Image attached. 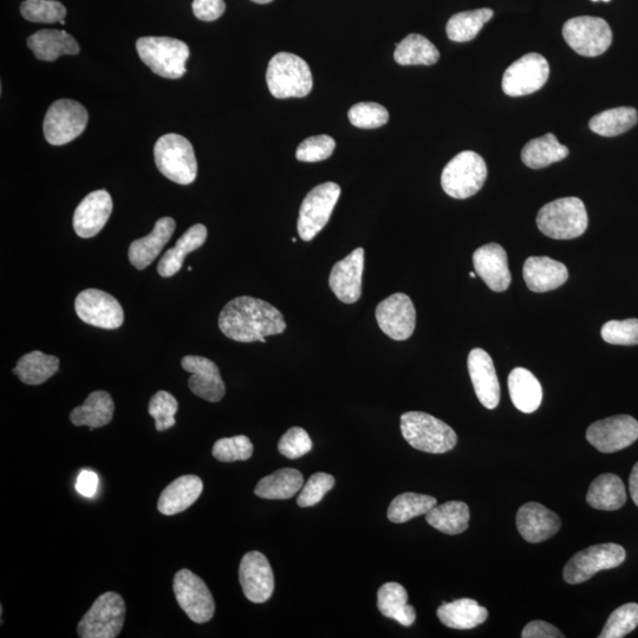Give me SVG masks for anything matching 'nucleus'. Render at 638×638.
Listing matches in <instances>:
<instances>
[{"mask_svg":"<svg viewBox=\"0 0 638 638\" xmlns=\"http://www.w3.org/2000/svg\"><path fill=\"white\" fill-rule=\"evenodd\" d=\"M219 328L233 341L251 343L283 334L286 322L282 312L270 303L243 296L232 299L221 310Z\"/></svg>","mask_w":638,"mask_h":638,"instance_id":"1","label":"nucleus"},{"mask_svg":"<svg viewBox=\"0 0 638 638\" xmlns=\"http://www.w3.org/2000/svg\"><path fill=\"white\" fill-rule=\"evenodd\" d=\"M266 82L272 96L279 100L302 99L314 87L308 63L290 52H279L272 57L266 71Z\"/></svg>","mask_w":638,"mask_h":638,"instance_id":"2","label":"nucleus"},{"mask_svg":"<svg viewBox=\"0 0 638 638\" xmlns=\"http://www.w3.org/2000/svg\"><path fill=\"white\" fill-rule=\"evenodd\" d=\"M401 432L408 444L418 451L444 454L457 445L458 436L447 423L422 412L401 416Z\"/></svg>","mask_w":638,"mask_h":638,"instance_id":"3","label":"nucleus"},{"mask_svg":"<svg viewBox=\"0 0 638 638\" xmlns=\"http://www.w3.org/2000/svg\"><path fill=\"white\" fill-rule=\"evenodd\" d=\"M589 219L581 199L562 198L546 204L537 216V226L546 237L570 240L581 237L588 229Z\"/></svg>","mask_w":638,"mask_h":638,"instance_id":"4","label":"nucleus"},{"mask_svg":"<svg viewBox=\"0 0 638 638\" xmlns=\"http://www.w3.org/2000/svg\"><path fill=\"white\" fill-rule=\"evenodd\" d=\"M141 61L168 80H178L186 74V62L190 48L179 39L171 37H141L136 42Z\"/></svg>","mask_w":638,"mask_h":638,"instance_id":"5","label":"nucleus"},{"mask_svg":"<svg viewBox=\"0 0 638 638\" xmlns=\"http://www.w3.org/2000/svg\"><path fill=\"white\" fill-rule=\"evenodd\" d=\"M154 159L160 173L175 184L191 185L197 179L198 162L192 143L184 136H161L155 143Z\"/></svg>","mask_w":638,"mask_h":638,"instance_id":"6","label":"nucleus"},{"mask_svg":"<svg viewBox=\"0 0 638 638\" xmlns=\"http://www.w3.org/2000/svg\"><path fill=\"white\" fill-rule=\"evenodd\" d=\"M486 179L485 160L478 153L465 151L448 162L441 175V186L449 197L468 199L483 188Z\"/></svg>","mask_w":638,"mask_h":638,"instance_id":"7","label":"nucleus"},{"mask_svg":"<svg viewBox=\"0 0 638 638\" xmlns=\"http://www.w3.org/2000/svg\"><path fill=\"white\" fill-rule=\"evenodd\" d=\"M126 603L116 592L101 595L78 623L81 638H115L125 624Z\"/></svg>","mask_w":638,"mask_h":638,"instance_id":"8","label":"nucleus"},{"mask_svg":"<svg viewBox=\"0 0 638 638\" xmlns=\"http://www.w3.org/2000/svg\"><path fill=\"white\" fill-rule=\"evenodd\" d=\"M340 195L341 187L335 182H324L307 194L299 210L297 225L299 237L304 242H311L329 223Z\"/></svg>","mask_w":638,"mask_h":638,"instance_id":"9","label":"nucleus"},{"mask_svg":"<svg viewBox=\"0 0 638 638\" xmlns=\"http://www.w3.org/2000/svg\"><path fill=\"white\" fill-rule=\"evenodd\" d=\"M87 109L80 102L62 99L51 104L45 115L43 132L52 146H63L80 136L88 125Z\"/></svg>","mask_w":638,"mask_h":638,"instance_id":"10","label":"nucleus"},{"mask_svg":"<svg viewBox=\"0 0 638 638\" xmlns=\"http://www.w3.org/2000/svg\"><path fill=\"white\" fill-rule=\"evenodd\" d=\"M626 556V550L618 544L590 546L576 553L565 565L564 581L571 585L587 582L600 571L617 568L626 561Z\"/></svg>","mask_w":638,"mask_h":638,"instance_id":"11","label":"nucleus"},{"mask_svg":"<svg viewBox=\"0 0 638 638\" xmlns=\"http://www.w3.org/2000/svg\"><path fill=\"white\" fill-rule=\"evenodd\" d=\"M563 37L578 55L596 57L604 54L613 43V31L602 18L576 17L563 26Z\"/></svg>","mask_w":638,"mask_h":638,"instance_id":"12","label":"nucleus"},{"mask_svg":"<svg viewBox=\"0 0 638 638\" xmlns=\"http://www.w3.org/2000/svg\"><path fill=\"white\" fill-rule=\"evenodd\" d=\"M173 590L180 608L194 623L204 624L212 620L216 603L203 579L190 570H180L174 577Z\"/></svg>","mask_w":638,"mask_h":638,"instance_id":"13","label":"nucleus"},{"mask_svg":"<svg viewBox=\"0 0 638 638\" xmlns=\"http://www.w3.org/2000/svg\"><path fill=\"white\" fill-rule=\"evenodd\" d=\"M550 76L549 62L542 55L527 54L510 65L503 77L504 93L511 97L526 96L542 89Z\"/></svg>","mask_w":638,"mask_h":638,"instance_id":"14","label":"nucleus"},{"mask_svg":"<svg viewBox=\"0 0 638 638\" xmlns=\"http://www.w3.org/2000/svg\"><path fill=\"white\" fill-rule=\"evenodd\" d=\"M75 310L81 321L96 328L119 329L125 321V312L119 301L101 290L82 291L76 298Z\"/></svg>","mask_w":638,"mask_h":638,"instance_id":"15","label":"nucleus"},{"mask_svg":"<svg viewBox=\"0 0 638 638\" xmlns=\"http://www.w3.org/2000/svg\"><path fill=\"white\" fill-rule=\"evenodd\" d=\"M638 439V421L630 415H616L592 423L587 440L601 453H615Z\"/></svg>","mask_w":638,"mask_h":638,"instance_id":"16","label":"nucleus"},{"mask_svg":"<svg viewBox=\"0 0 638 638\" xmlns=\"http://www.w3.org/2000/svg\"><path fill=\"white\" fill-rule=\"evenodd\" d=\"M380 329L394 341H406L416 327V311L412 299L405 294H394L376 308Z\"/></svg>","mask_w":638,"mask_h":638,"instance_id":"17","label":"nucleus"},{"mask_svg":"<svg viewBox=\"0 0 638 638\" xmlns=\"http://www.w3.org/2000/svg\"><path fill=\"white\" fill-rule=\"evenodd\" d=\"M239 582L247 600L262 604L269 601L275 590L271 565L262 552L246 553L240 563Z\"/></svg>","mask_w":638,"mask_h":638,"instance_id":"18","label":"nucleus"},{"mask_svg":"<svg viewBox=\"0 0 638 638\" xmlns=\"http://www.w3.org/2000/svg\"><path fill=\"white\" fill-rule=\"evenodd\" d=\"M364 250H354L332 268L329 285L335 296L345 304H354L362 296Z\"/></svg>","mask_w":638,"mask_h":638,"instance_id":"19","label":"nucleus"},{"mask_svg":"<svg viewBox=\"0 0 638 638\" xmlns=\"http://www.w3.org/2000/svg\"><path fill=\"white\" fill-rule=\"evenodd\" d=\"M181 366L191 373L188 386L194 395L208 402H219L224 399L226 389L220 370L216 363L201 356H185Z\"/></svg>","mask_w":638,"mask_h":638,"instance_id":"20","label":"nucleus"},{"mask_svg":"<svg viewBox=\"0 0 638 638\" xmlns=\"http://www.w3.org/2000/svg\"><path fill=\"white\" fill-rule=\"evenodd\" d=\"M473 264L477 275L494 292H504L510 288L512 277L509 260L504 247L491 243L474 252Z\"/></svg>","mask_w":638,"mask_h":638,"instance_id":"21","label":"nucleus"},{"mask_svg":"<svg viewBox=\"0 0 638 638\" xmlns=\"http://www.w3.org/2000/svg\"><path fill=\"white\" fill-rule=\"evenodd\" d=\"M113 212V200L107 191L91 192L77 206L74 230L78 237L88 239L99 234Z\"/></svg>","mask_w":638,"mask_h":638,"instance_id":"22","label":"nucleus"},{"mask_svg":"<svg viewBox=\"0 0 638 638\" xmlns=\"http://www.w3.org/2000/svg\"><path fill=\"white\" fill-rule=\"evenodd\" d=\"M468 371L481 405L496 409L500 402V384L492 357L483 349H473L468 355Z\"/></svg>","mask_w":638,"mask_h":638,"instance_id":"23","label":"nucleus"},{"mask_svg":"<svg viewBox=\"0 0 638 638\" xmlns=\"http://www.w3.org/2000/svg\"><path fill=\"white\" fill-rule=\"evenodd\" d=\"M561 518L542 504L527 503L517 513L520 535L529 543H542L561 529Z\"/></svg>","mask_w":638,"mask_h":638,"instance_id":"24","label":"nucleus"},{"mask_svg":"<svg viewBox=\"0 0 638 638\" xmlns=\"http://www.w3.org/2000/svg\"><path fill=\"white\" fill-rule=\"evenodd\" d=\"M523 276L527 288L543 294L568 282L569 271L563 263L549 257H531L526 259Z\"/></svg>","mask_w":638,"mask_h":638,"instance_id":"25","label":"nucleus"},{"mask_svg":"<svg viewBox=\"0 0 638 638\" xmlns=\"http://www.w3.org/2000/svg\"><path fill=\"white\" fill-rule=\"evenodd\" d=\"M175 220L165 217L156 221L154 230L147 237L135 240L129 246L128 257L136 269L145 270L156 257H159L164 247L173 237Z\"/></svg>","mask_w":638,"mask_h":638,"instance_id":"26","label":"nucleus"},{"mask_svg":"<svg viewBox=\"0 0 638 638\" xmlns=\"http://www.w3.org/2000/svg\"><path fill=\"white\" fill-rule=\"evenodd\" d=\"M203 491V480L197 475H184L174 480L161 493L158 509L165 516H174L190 509Z\"/></svg>","mask_w":638,"mask_h":638,"instance_id":"27","label":"nucleus"},{"mask_svg":"<svg viewBox=\"0 0 638 638\" xmlns=\"http://www.w3.org/2000/svg\"><path fill=\"white\" fill-rule=\"evenodd\" d=\"M28 47L37 60L44 62H54L62 56H75L80 52L76 39L60 30L37 31L28 38Z\"/></svg>","mask_w":638,"mask_h":638,"instance_id":"28","label":"nucleus"},{"mask_svg":"<svg viewBox=\"0 0 638 638\" xmlns=\"http://www.w3.org/2000/svg\"><path fill=\"white\" fill-rule=\"evenodd\" d=\"M509 392L514 407L525 414L535 413L542 405V384L530 370L516 368L511 371Z\"/></svg>","mask_w":638,"mask_h":638,"instance_id":"29","label":"nucleus"},{"mask_svg":"<svg viewBox=\"0 0 638 638\" xmlns=\"http://www.w3.org/2000/svg\"><path fill=\"white\" fill-rule=\"evenodd\" d=\"M438 617L448 628L468 630L485 623L488 610L471 598H461L452 603L442 604L438 609Z\"/></svg>","mask_w":638,"mask_h":638,"instance_id":"30","label":"nucleus"},{"mask_svg":"<svg viewBox=\"0 0 638 638\" xmlns=\"http://www.w3.org/2000/svg\"><path fill=\"white\" fill-rule=\"evenodd\" d=\"M115 405L107 392L97 390L91 393L83 405L70 414V421L76 427L88 426L91 431L107 426L113 420Z\"/></svg>","mask_w":638,"mask_h":638,"instance_id":"31","label":"nucleus"},{"mask_svg":"<svg viewBox=\"0 0 638 638\" xmlns=\"http://www.w3.org/2000/svg\"><path fill=\"white\" fill-rule=\"evenodd\" d=\"M207 239V229L204 225L197 224L184 233L173 249L166 251L160 260L158 272L161 277L169 278L181 270L185 258L195 250L200 249Z\"/></svg>","mask_w":638,"mask_h":638,"instance_id":"32","label":"nucleus"},{"mask_svg":"<svg viewBox=\"0 0 638 638\" xmlns=\"http://www.w3.org/2000/svg\"><path fill=\"white\" fill-rule=\"evenodd\" d=\"M587 501L591 507L602 511L620 510L627 503L626 486L618 475L607 473L592 481Z\"/></svg>","mask_w":638,"mask_h":638,"instance_id":"33","label":"nucleus"},{"mask_svg":"<svg viewBox=\"0 0 638 638\" xmlns=\"http://www.w3.org/2000/svg\"><path fill=\"white\" fill-rule=\"evenodd\" d=\"M377 607L383 616L392 618L403 627L413 626L416 611L408 604V592L399 583L382 585L377 592Z\"/></svg>","mask_w":638,"mask_h":638,"instance_id":"34","label":"nucleus"},{"mask_svg":"<svg viewBox=\"0 0 638 638\" xmlns=\"http://www.w3.org/2000/svg\"><path fill=\"white\" fill-rule=\"evenodd\" d=\"M470 507L462 501H448L426 513L427 523L446 535H460L470 524Z\"/></svg>","mask_w":638,"mask_h":638,"instance_id":"35","label":"nucleus"},{"mask_svg":"<svg viewBox=\"0 0 638 638\" xmlns=\"http://www.w3.org/2000/svg\"><path fill=\"white\" fill-rule=\"evenodd\" d=\"M568 155V147L559 143L556 136L549 133L526 143L522 160L529 168L542 169L568 158Z\"/></svg>","mask_w":638,"mask_h":638,"instance_id":"36","label":"nucleus"},{"mask_svg":"<svg viewBox=\"0 0 638 638\" xmlns=\"http://www.w3.org/2000/svg\"><path fill=\"white\" fill-rule=\"evenodd\" d=\"M304 484L303 474L294 468H283L259 481L256 496L269 500H285L295 497Z\"/></svg>","mask_w":638,"mask_h":638,"instance_id":"37","label":"nucleus"},{"mask_svg":"<svg viewBox=\"0 0 638 638\" xmlns=\"http://www.w3.org/2000/svg\"><path fill=\"white\" fill-rule=\"evenodd\" d=\"M58 370H60V360L56 356L36 350L21 357L13 373L28 386H39L51 379Z\"/></svg>","mask_w":638,"mask_h":638,"instance_id":"38","label":"nucleus"},{"mask_svg":"<svg viewBox=\"0 0 638 638\" xmlns=\"http://www.w3.org/2000/svg\"><path fill=\"white\" fill-rule=\"evenodd\" d=\"M394 58L400 65H433L439 61L440 52L426 37L410 34L396 45Z\"/></svg>","mask_w":638,"mask_h":638,"instance_id":"39","label":"nucleus"},{"mask_svg":"<svg viewBox=\"0 0 638 638\" xmlns=\"http://www.w3.org/2000/svg\"><path fill=\"white\" fill-rule=\"evenodd\" d=\"M638 121V114L635 108L620 107L605 110L598 114L589 122L592 132L605 136V138H613V136L627 133L628 130L634 128Z\"/></svg>","mask_w":638,"mask_h":638,"instance_id":"40","label":"nucleus"},{"mask_svg":"<svg viewBox=\"0 0 638 638\" xmlns=\"http://www.w3.org/2000/svg\"><path fill=\"white\" fill-rule=\"evenodd\" d=\"M494 15L491 9H479L457 13L449 19L446 32L451 41L465 43L473 41L479 35L484 25L491 21Z\"/></svg>","mask_w":638,"mask_h":638,"instance_id":"41","label":"nucleus"},{"mask_svg":"<svg viewBox=\"0 0 638 638\" xmlns=\"http://www.w3.org/2000/svg\"><path fill=\"white\" fill-rule=\"evenodd\" d=\"M436 506V499L425 494L403 493L397 496L388 509V519L395 524L407 523L422 516Z\"/></svg>","mask_w":638,"mask_h":638,"instance_id":"42","label":"nucleus"},{"mask_svg":"<svg viewBox=\"0 0 638 638\" xmlns=\"http://www.w3.org/2000/svg\"><path fill=\"white\" fill-rule=\"evenodd\" d=\"M21 13L26 21L44 24L61 23L67 17V9L57 0H25Z\"/></svg>","mask_w":638,"mask_h":638,"instance_id":"43","label":"nucleus"},{"mask_svg":"<svg viewBox=\"0 0 638 638\" xmlns=\"http://www.w3.org/2000/svg\"><path fill=\"white\" fill-rule=\"evenodd\" d=\"M638 627V604L628 603L610 615L600 638H622Z\"/></svg>","mask_w":638,"mask_h":638,"instance_id":"44","label":"nucleus"},{"mask_svg":"<svg viewBox=\"0 0 638 638\" xmlns=\"http://www.w3.org/2000/svg\"><path fill=\"white\" fill-rule=\"evenodd\" d=\"M178 401L172 394L164 392L156 393L149 402L148 413L155 420V428L158 432H165L177 423L175 414L178 412Z\"/></svg>","mask_w":638,"mask_h":638,"instance_id":"45","label":"nucleus"},{"mask_svg":"<svg viewBox=\"0 0 638 638\" xmlns=\"http://www.w3.org/2000/svg\"><path fill=\"white\" fill-rule=\"evenodd\" d=\"M351 125L361 129L380 128L389 120L386 108L375 102H361L351 107L348 113Z\"/></svg>","mask_w":638,"mask_h":638,"instance_id":"46","label":"nucleus"},{"mask_svg":"<svg viewBox=\"0 0 638 638\" xmlns=\"http://www.w3.org/2000/svg\"><path fill=\"white\" fill-rule=\"evenodd\" d=\"M213 457L221 462L246 461L252 457L253 445L245 435L220 439L213 446Z\"/></svg>","mask_w":638,"mask_h":638,"instance_id":"47","label":"nucleus"},{"mask_svg":"<svg viewBox=\"0 0 638 638\" xmlns=\"http://www.w3.org/2000/svg\"><path fill=\"white\" fill-rule=\"evenodd\" d=\"M336 142L329 135L311 136L298 146L296 158L302 162H319L330 158Z\"/></svg>","mask_w":638,"mask_h":638,"instance_id":"48","label":"nucleus"},{"mask_svg":"<svg viewBox=\"0 0 638 638\" xmlns=\"http://www.w3.org/2000/svg\"><path fill=\"white\" fill-rule=\"evenodd\" d=\"M603 340L614 345L638 344V318L610 321L602 328Z\"/></svg>","mask_w":638,"mask_h":638,"instance_id":"49","label":"nucleus"},{"mask_svg":"<svg viewBox=\"0 0 638 638\" xmlns=\"http://www.w3.org/2000/svg\"><path fill=\"white\" fill-rule=\"evenodd\" d=\"M335 486V478L327 473H316L312 475L308 483L305 484L301 494L297 499L299 507H310L321 503L325 494Z\"/></svg>","mask_w":638,"mask_h":638,"instance_id":"50","label":"nucleus"},{"mask_svg":"<svg viewBox=\"0 0 638 638\" xmlns=\"http://www.w3.org/2000/svg\"><path fill=\"white\" fill-rule=\"evenodd\" d=\"M312 449L309 434L301 427L290 428L279 440L278 451L284 457L295 460L304 457Z\"/></svg>","mask_w":638,"mask_h":638,"instance_id":"51","label":"nucleus"},{"mask_svg":"<svg viewBox=\"0 0 638 638\" xmlns=\"http://www.w3.org/2000/svg\"><path fill=\"white\" fill-rule=\"evenodd\" d=\"M194 16L203 22L217 21L226 10L225 0H193Z\"/></svg>","mask_w":638,"mask_h":638,"instance_id":"52","label":"nucleus"},{"mask_svg":"<svg viewBox=\"0 0 638 638\" xmlns=\"http://www.w3.org/2000/svg\"><path fill=\"white\" fill-rule=\"evenodd\" d=\"M523 638H563L564 635L552 624L544 621H533L524 628Z\"/></svg>","mask_w":638,"mask_h":638,"instance_id":"53","label":"nucleus"},{"mask_svg":"<svg viewBox=\"0 0 638 638\" xmlns=\"http://www.w3.org/2000/svg\"><path fill=\"white\" fill-rule=\"evenodd\" d=\"M97 486H99V477L97 474L91 471H82L80 475H78L76 490L78 493L82 494V496L91 498L97 491Z\"/></svg>","mask_w":638,"mask_h":638,"instance_id":"54","label":"nucleus"},{"mask_svg":"<svg viewBox=\"0 0 638 638\" xmlns=\"http://www.w3.org/2000/svg\"><path fill=\"white\" fill-rule=\"evenodd\" d=\"M629 490L631 498H633L634 503L638 506V462L630 474Z\"/></svg>","mask_w":638,"mask_h":638,"instance_id":"55","label":"nucleus"},{"mask_svg":"<svg viewBox=\"0 0 638 638\" xmlns=\"http://www.w3.org/2000/svg\"><path fill=\"white\" fill-rule=\"evenodd\" d=\"M251 2L264 5L273 2V0H251Z\"/></svg>","mask_w":638,"mask_h":638,"instance_id":"56","label":"nucleus"},{"mask_svg":"<svg viewBox=\"0 0 638 638\" xmlns=\"http://www.w3.org/2000/svg\"><path fill=\"white\" fill-rule=\"evenodd\" d=\"M477 276H478V275H477V272H471V273H470V277H471V278H475V277H477Z\"/></svg>","mask_w":638,"mask_h":638,"instance_id":"57","label":"nucleus"},{"mask_svg":"<svg viewBox=\"0 0 638 638\" xmlns=\"http://www.w3.org/2000/svg\"><path fill=\"white\" fill-rule=\"evenodd\" d=\"M592 2H600V0H592ZM603 2H610V0H603Z\"/></svg>","mask_w":638,"mask_h":638,"instance_id":"58","label":"nucleus"}]
</instances>
